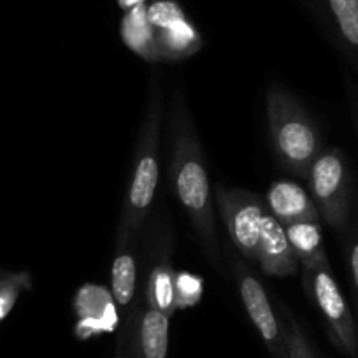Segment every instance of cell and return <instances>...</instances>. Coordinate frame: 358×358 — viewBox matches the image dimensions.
I'll return each mask as SVG.
<instances>
[{
  "label": "cell",
  "instance_id": "19",
  "mask_svg": "<svg viewBox=\"0 0 358 358\" xmlns=\"http://www.w3.org/2000/svg\"><path fill=\"white\" fill-rule=\"evenodd\" d=\"M281 311L285 315V325H287V346H288V357L290 358H316L315 350H313L311 343H309L308 336H306L304 329L301 323L297 322L290 309L281 306Z\"/></svg>",
  "mask_w": 358,
  "mask_h": 358
},
{
  "label": "cell",
  "instance_id": "17",
  "mask_svg": "<svg viewBox=\"0 0 358 358\" xmlns=\"http://www.w3.org/2000/svg\"><path fill=\"white\" fill-rule=\"evenodd\" d=\"M288 241L301 267H315V265L329 262L323 243L322 220H304L285 227Z\"/></svg>",
  "mask_w": 358,
  "mask_h": 358
},
{
  "label": "cell",
  "instance_id": "8",
  "mask_svg": "<svg viewBox=\"0 0 358 358\" xmlns=\"http://www.w3.org/2000/svg\"><path fill=\"white\" fill-rule=\"evenodd\" d=\"M216 204L234 250L246 262H257L262 227L268 215L265 199L257 192L216 185Z\"/></svg>",
  "mask_w": 358,
  "mask_h": 358
},
{
  "label": "cell",
  "instance_id": "12",
  "mask_svg": "<svg viewBox=\"0 0 358 358\" xmlns=\"http://www.w3.org/2000/svg\"><path fill=\"white\" fill-rule=\"evenodd\" d=\"M169 316L137 302L123 320V332L129 339L134 358H167Z\"/></svg>",
  "mask_w": 358,
  "mask_h": 358
},
{
  "label": "cell",
  "instance_id": "9",
  "mask_svg": "<svg viewBox=\"0 0 358 358\" xmlns=\"http://www.w3.org/2000/svg\"><path fill=\"white\" fill-rule=\"evenodd\" d=\"M148 20L160 62H181L202 48V37L176 0H150Z\"/></svg>",
  "mask_w": 358,
  "mask_h": 358
},
{
  "label": "cell",
  "instance_id": "24",
  "mask_svg": "<svg viewBox=\"0 0 358 358\" xmlns=\"http://www.w3.org/2000/svg\"><path fill=\"white\" fill-rule=\"evenodd\" d=\"M120 2V6H122L123 9H130V8H134V6H137V4H143L144 0H118Z\"/></svg>",
  "mask_w": 358,
  "mask_h": 358
},
{
  "label": "cell",
  "instance_id": "2",
  "mask_svg": "<svg viewBox=\"0 0 358 358\" xmlns=\"http://www.w3.org/2000/svg\"><path fill=\"white\" fill-rule=\"evenodd\" d=\"M165 122V94L160 71H155L148 86L146 109L134 151L132 172L123 199L122 218L115 246H123L141 236L150 218L160 176V144Z\"/></svg>",
  "mask_w": 358,
  "mask_h": 358
},
{
  "label": "cell",
  "instance_id": "16",
  "mask_svg": "<svg viewBox=\"0 0 358 358\" xmlns=\"http://www.w3.org/2000/svg\"><path fill=\"white\" fill-rule=\"evenodd\" d=\"M120 34H122V41L125 43V46L130 51H134L137 57L151 62V64L160 62L144 2L127 9L122 20V27H120Z\"/></svg>",
  "mask_w": 358,
  "mask_h": 358
},
{
  "label": "cell",
  "instance_id": "21",
  "mask_svg": "<svg viewBox=\"0 0 358 358\" xmlns=\"http://www.w3.org/2000/svg\"><path fill=\"white\" fill-rule=\"evenodd\" d=\"M344 255H346V267L350 274L351 290H353L355 302L358 309V218L355 223H350V227L344 232Z\"/></svg>",
  "mask_w": 358,
  "mask_h": 358
},
{
  "label": "cell",
  "instance_id": "11",
  "mask_svg": "<svg viewBox=\"0 0 358 358\" xmlns=\"http://www.w3.org/2000/svg\"><path fill=\"white\" fill-rule=\"evenodd\" d=\"M72 309L76 315V337L81 341L113 332L122 322L111 290L102 285L86 283L78 288Z\"/></svg>",
  "mask_w": 358,
  "mask_h": 358
},
{
  "label": "cell",
  "instance_id": "20",
  "mask_svg": "<svg viewBox=\"0 0 358 358\" xmlns=\"http://www.w3.org/2000/svg\"><path fill=\"white\" fill-rule=\"evenodd\" d=\"M204 278L192 274L188 271H179L176 276V302L178 309L194 308L204 295Z\"/></svg>",
  "mask_w": 358,
  "mask_h": 358
},
{
  "label": "cell",
  "instance_id": "14",
  "mask_svg": "<svg viewBox=\"0 0 358 358\" xmlns=\"http://www.w3.org/2000/svg\"><path fill=\"white\" fill-rule=\"evenodd\" d=\"M258 265L267 278H288L297 274L299 260L288 241L285 227L271 213L265 216L258 244Z\"/></svg>",
  "mask_w": 358,
  "mask_h": 358
},
{
  "label": "cell",
  "instance_id": "5",
  "mask_svg": "<svg viewBox=\"0 0 358 358\" xmlns=\"http://www.w3.org/2000/svg\"><path fill=\"white\" fill-rule=\"evenodd\" d=\"M323 223L344 234L350 227L353 202V176L346 155L339 148H323L306 178Z\"/></svg>",
  "mask_w": 358,
  "mask_h": 358
},
{
  "label": "cell",
  "instance_id": "15",
  "mask_svg": "<svg viewBox=\"0 0 358 358\" xmlns=\"http://www.w3.org/2000/svg\"><path fill=\"white\" fill-rule=\"evenodd\" d=\"M264 199L268 213L283 227L304 220H322L309 192L290 179L274 181Z\"/></svg>",
  "mask_w": 358,
  "mask_h": 358
},
{
  "label": "cell",
  "instance_id": "13",
  "mask_svg": "<svg viewBox=\"0 0 358 358\" xmlns=\"http://www.w3.org/2000/svg\"><path fill=\"white\" fill-rule=\"evenodd\" d=\"M143 234V232H141ZM111 294L123 320L141 297V236L123 246H115L111 265Z\"/></svg>",
  "mask_w": 358,
  "mask_h": 358
},
{
  "label": "cell",
  "instance_id": "18",
  "mask_svg": "<svg viewBox=\"0 0 358 358\" xmlns=\"http://www.w3.org/2000/svg\"><path fill=\"white\" fill-rule=\"evenodd\" d=\"M29 290H32V274L27 271L13 273L0 268V323L11 315L20 295Z\"/></svg>",
  "mask_w": 358,
  "mask_h": 358
},
{
  "label": "cell",
  "instance_id": "3",
  "mask_svg": "<svg viewBox=\"0 0 358 358\" xmlns=\"http://www.w3.org/2000/svg\"><path fill=\"white\" fill-rule=\"evenodd\" d=\"M265 113L268 139L278 165L306 181L313 162L323 150L318 123L301 99L278 83L268 86Z\"/></svg>",
  "mask_w": 358,
  "mask_h": 358
},
{
  "label": "cell",
  "instance_id": "4",
  "mask_svg": "<svg viewBox=\"0 0 358 358\" xmlns=\"http://www.w3.org/2000/svg\"><path fill=\"white\" fill-rule=\"evenodd\" d=\"M174 236L169 216L158 213L141 234V297L146 308L157 309L171 318L178 311L176 276L172 267Z\"/></svg>",
  "mask_w": 358,
  "mask_h": 358
},
{
  "label": "cell",
  "instance_id": "10",
  "mask_svg": "<svg viewBox=\"0 0 358 358\" xmlns=\"http://www.w3.org/2000/svg\"><path fill=\"white\" fill-rule=\"evenodd\" d=\"M304 4L358 78V0H304Z\"/></svg>",
  "mask_w": 358,
  "mask_h": 358
},
{
  "label": "cell",
  "instance_id": "23",
  "mask_svg": "<svg viewBox=\"0 0 358 358\" xmlns=\"http://www.w3.org/2000/svg\"><path fill=\"white\" fill-rule=\"evenodd\" d=\"M115 358H134V357H132V351H130L129 339H127L125 334H122V336H120L118 348H116Z\"/></svg>",
  "mask_w": 358,
  "mask_h": 358
},
{
  "label": "cell",
  "instance_id": "1",
  "mask_svg": "<svg viewBox=\"0 0 358 358\" xmlns=\"http://www.w3.org/2000/svg\"><path fill=\"white\" fill-rule=\"evenodd\" d=\"M169 178L176 199L190 218L194 232L213 267L223 271V250L216 232L211 181L197 125L181 86L176 85L169 102Z\"/></svg>",
  "mask_w": 358,
  "mask_h": 358
},
{
  "label": "cell",
  "instance_id": "22",
  "mask_svg": "<svg viewBox=\"0 0 358 358\" xmlns=\"http://www.w3.org/2000/svg\"><path fill=\"white\" fill-rule=\"evenodd\" d=\"M344 88H346L348 108H350L351 122H353V129L358 141V83L351 76H346L344 78Z\"/></svg>",
  "mask_w": 358,
  "mask_h": 358
},
{
  "label": "cell",
  "instance_id": "6",
  "mask_svg": "<svg viewBox=\"0 0 358 358\" xmlns=\"http://www.w3.org/2000/svg\"><path fill=\"white\" fill-rule=\"evenodd\" d=\"M302 287L322 315L336 346L350 358L358 357V332L353 313L337 285L330 262L302 267Z\"/></svg>",
  "mask_w": 358,
  "mask_h": 358
},
{
  "label": "cell",
  "instance_id": "7",
  "mask_svg": "<svg viewBox=\"0 0 358 358\" xmlns=\"http://www.w3.org/2000/svg\"><path fill=\"white\" fill-rule=\"evenodd\" d=\"M223 255L227 257L230 268H232L234 283H236L244 311L260 334L271 357L290 358L287 346V325H285V322H281L278 313L274 311V306L268 299L264 285L255 276L250 265L239 255H236L234 248H227Z\"/></svg>",
  "mask_w": 358,
  "mask_h": 358
}]
</instances>
